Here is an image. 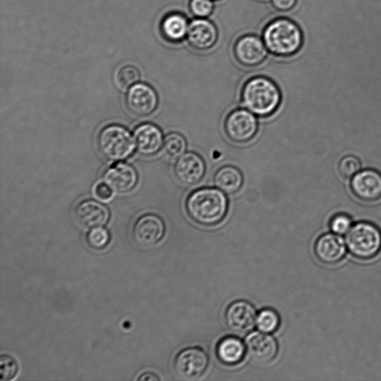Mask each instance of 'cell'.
Masks as SVG:
<instances>
[{"mask_svg": "<svg viewBox=\"0 0 381 381\" xmlns=\"http://www.w3.org/2000/svg\"><path fill=\"white\" fill-rule=\"evenodd\" d=\"M229 200L220 189L213 187L198 188L186 201V210L190 219L201 226L213 227L226 218Z\"/></svg>", "mask_w": 381, "mask_h": 381, "instance_id": "1", "label": "cell"}, {"mask_svg": "<svg viewBox=\"0 0 381 381\" xmlns=\"http://www.w3.org/2000/svg\"><path fill=\"white\" fill-rule=\"evenodd\" d=\"M262 39L269 54L278 58L298 55L305 44L302 26L288 17H277L264 28Z\"/></svg>", "mask_w": 381, "mask_h": 381, "instance_id": "2", "label": "cell"}, {"mask_svg": "<svg viewBox=\"0 0 381 381\" xmlns=\"http://www.w3.org/2000/svg\"><path fill=\"white\" fill-rule=\"evenodd\" d=\"M240 98L245 108L253 114L268 118L279 110L282 93L272 79L257 76L249 78L242 86Z\"/></svg>", "mask_w": 381, "mask_h": 381, "instance_id": "3", "label": "cell"}, {"mask_svg": "<svg viewBox=\"0 0 381 381\" xmlns=\"http://www.w3.org/2000/svg\"><path fill=\"white\" fill-rule=\"evenodd\" d=\"M345 243L355 258L370 261L381 252V230L371 222H358L346 234Z\"/></svg>", "mask_w": 381, "mask_h": 381, "instance_id": "4", "label": "cell"}, {"mask_svg": "<svg viewBox=\"0 0 381 381\" xmlns=\"http://www.w3.org/2000/svg\"><path fill=\"white\" fill-rule=\"evenodd\" d=\"M133 138L123 126L111 125L103 128L97 138V147L103 158L111 161L127 159L135 149Z\"/></svg>", "mask_w": 381, "mask_h": 381, "instance_id": "5", "label": "cell"}, {"mask_svg": "<svg viewBox=\"0 0 381 381\" xmlns=\"http://www.w3.org/2000/svg\"><path fill=\"white\" fill-rule=\"evenodd\" d=\"M223 129L230 141L237 144H245L256 136L258 122L255 114L248 109L236 108L225 118Z\"/></svg>", "mask_w": 381, "mask_h": 381, "instance_id": "6", "label": "cell"}, {"mask_svg": "<svg viewBox=\"0 0 381 381\" xmlns=\"http://www.w3.org/2000/svg\"><path fill=\"white\" fill-rule=\"evenodd\" d=\"M233 54L239 64L254 68L262 65L266 61L269 51L262 37L248 34L236 41Z\"/></svg>", "mask_w": 381, "mask_h": 381, "instance_id": "7", "label": "cell"}, {"mask_svg": "<svg viewBox=\"0 0 381 381\" xmlns=\"http://www.w3.org/2000/svg\"><path fill=\"white\" fill-rule=\"evenodd\" d=\"M210 358L199 347L183 350L174 361L175 372L181 378L187 380L200 377L209 367Z\"/></svg>", "mask_w": 381, "mask_h": 381, "instance_id": "8", "label": "cell"}, {"mask_svg": "<svg viewBox=\"0 0 381 381\" xmlns=\"http://www.w3.org/2000/svg\"><path fill=\"white\" fill-rule=\"evenodd\" d=\"M166 234V224L158 215L147 214L134 223L132 235L135 243L141 247L151 248L157 245Z\"/></svg>", "mask_w": 381, "mask_h": 381, "instance_id": "9", "label": "cell"}, {"mask_svg": "<svg viewBox=\"0 0 381 381\" xmlns=\"http://www.w3.org/2000/svg\"><path fill=\"white\" fill-rule=\"evenodd\" d=\"M257 311L249 302L238 300L231 303L225 313V321L230 330L237 334L250 332L256 325Z\"/></svg>", "mask_w": 381, "mask_h": 381, "instance_id": "10", "label": "cell"}, {"mask_svg": "<svg viewBox=\"0 0 381 381\" xmlns=\"http://www.w3.org/2000/svg\"><path fill=\"white\" fill-rule=\"evenodd\" d=\"M216 25L209 19H195L190 21L186 41L196 51H205L214 48L218 41Z\"/></svg>", "mask_w": 381, "mask_h": 381, "instance_id": "11", "label": "cell"}, {"mask_svg": "<svg viewBox=\"0 0 381 381\" xmlns=\"http://www.w3.org/2000/svg\"><path fill=\"white\" fill-rule=\"evenodd\" d=\"M246 351L249 357L260 365H268L278 355V342L270 334L254 332L245 339Z\"/></svg>", "mask_w": 381, "mask_h": 381, "instance_id": "12", "label": "cell"}, {"mask_svg": "<svg viewBox=\"0 0 381 381\" xmlns=\"http://www.w3.org/2000/svg\"><path fill=\"white\" fill-rule=\"evenodd\" d=\"M157 93L151 86L136 83L131 86L126 96L128 110L137 116H147L153 113L158 106Z\"/></svg>", "mask_w": 381, "mask_h": 381, "instance_id": "13", "label": "cell"}, {"mask_svg": "<svg viewBox=\"0 0 381 381\" xmlns=\"http://www.w3.org/2000/svg\"><path fill=\"white\" fill-rule=\"evenodd\" d=\"M353 194L365 202H375L381 198V174L375 169L360 170L352 179Z\"/></svg>", "mask_w": 381, "mask_h": 381, "instance_id": "14", "label": "cell"}, {"mask_svg": "<svg viewBox=\"0 0 381 381\" xmlns=\"http://www.w3.org/2000/svg\"><path fill=\"white\" fill-rule=\"evenodd\" d=\"M345 240L341 235L325 233L315 242V253L320 262L327 265H334L342 261L347 252Z\"/></svg>", "mask_w": 381, "mask_h": 381, "instance_id": "15", "label": "cell"}, {"mask_svg": "<svg viewBox=\"0 0 381 381\" xmlns=\"http://www.w3.org/2000/svg\"><path fill=\"white\" fill-rule=\"evenodd\" d=\"M205 173V165L200 156L187 152L177 160L175 174L178 180L186 186H194L201 181Z\"/></svg>", "mask_w": 381, "mask_h": 381, "instance_id": "16", "label": "cell"}, {"mask_svg": "<svg viewBox=\"0 0 381 381\" xmlns=\"http://www.w3.org/2000/svg\"><path fill=\"white\" fill-rule=\"evenodd\" d=\"M75 215L82 227L93 229L105 226L109 220L110 212L105 205L93 200H86L77 205Z\"/></svg>", "mask_w": 381, "mask_h": 381, "instance_id": "17", "label": "cell"}, {"mask_svg": "<svg viewBox=\"0 0 381 381\" xmlns=\"http://www.w3.org/2000/svg\"><path fill=\"white\" fill-rule=\"evenodd\" d=\"M103 180L113 190L119 193L130 192L136 185L138 175L135 168L127 163L112 166L103 176Z\"/></svg>", "mask_w": 381, "mask_h": 381, "instance_id": "18", "label": "cell"}, {"mask_svg": "<svg viewBox=\"0 0 381 381\" xmlns=\"http://www.w3.org/2000/svg\"><path fill=\"white\" fill-rule=\"evenodd\" d=\"M133 136L138 151L143 155H153L163 148V133L158 126L153 124L145 123L138 126Z\"/></svg>", "mask_w": 381, "mask_h": 381, "instance_id": "19", "label": "cell"}, {"mask_svg": "<svg viewBox=\"0 0 381 381\" xmlns=\"http://www.w3.org/2000/svg\"><path fill=\"white\" fill-rule=\"evenodd\" d=\"M246 352L245 343L235 336H228L220 339L216 346V355L218 360L227 366L238 365L243 360Z\"/></svg>", "mask_w": 381, "mask_h": 381, "instance_id": "20", "label": "cell"}, {"mask_svg": "<svg viewBox=\"0 0 381 381\" xmlns=\"http://www.w3.org/2000/svg\"><path fill=\"white\" fill-rule=\"evenodd\" d=\"M190 21L182 13L172 12L161 23L163 36L169 42L178 44L186 40Z\"/></svg>", "mask_w": 381, "mask_h": 381, "instance_id": "21", "label": "cell"}, {"mask_svg": "<svg viewBox=\"0 0 381 381\" xmlns=\"http://www.w3.org/2000/svg\"><path fill=\"white\" fill-rule=\"evenodd\" d=\"M214 181L215 185L225 194L233 195L243 186L244 177L236 167L225 166L216 171Z\"/></svg>", "mask_w": 381, "mask_h": 381, "instance_id": "22", "label": "cell"}, {"mask_svg": "<svg viewBox=\"0 0 381 381\" xmlns=\"http://www.w3.org/2000/svg\"><path fill=\"white\" fill-rule=\"evenodd\" d=\"M186 138L180 133H171L164 138L163 151L169 160L177 161L186 153Z\"/></svg>", "mask_w": 381, "mask_h": 381, "instance_id": "23", "label": "cell"}, {"mask_svg": "<svg viewBox=\"0 0 381 381\" xmlns=\"http://www.w3.org/2000/svg\"><path fill=\"white\" fill-rule=\"evenodd\" d=\"M280 324V315L272 308H264L257 315L256 327L260 332L273 334L278 330Z\"/></svg>", "mask_w": 381, "mask_h": 381, "instance_id": "24", "label": "cell"}, {"mask_svg": "<svg viewBox=\"0 0 381 381\" xmlns=\"http://www.w3.org/2000/svg\"><path fill=\"white\" fill-rule=\"evenodd\" d=\"M111 240V235L109 231L102 227L91 229L85 238L86 245L91 249L97 251L106 249Z\"/></svg>", "mask_w": 381, "mask_h": 381, "instance_id": "25", "label": "cell"}, {"mask_svg": "<svg viewBox=\"0 0 381 381\" xmlns=\"http://www.w3.org/2000/svg\"><path fill=\"white\" fill-rule=\"evenodd\" d=\"M140 78V71L132 65L121 67L116 75V81L118 88L123 90L131 88Z\"/></svg>", "mask_w": 381, "mask_h": 381, "instance_id": "26", "label": "cell"}, {"mask_svg": "<svg viewBox=\"0 0 381 381\" xmlns=\"http://www.w3.org/2000/svg\"><path fill=\"white\" fill-rule=\"evenodd\" d=\"M188 9L195 19H209L215 9L214 0H189Z\"/></svg>", "mask_w": 381, "mask_h": 381, "instance_id": "27", "label": "cell"}, {"mask_svg": "<svg viewBox=\"0 0 381 381\" xmlns=\"http://www.w3.org/2000/svg\"><path fill=\"white\" fill-rule=\"evenodd\" d=\"M19 372V363L13 357L9 355H2L0 357V380H12Z\"/></svg>", "mask_w": 381, "mask_h": 381, "instance_id": "28", "label": "cell"}, {"mask_svg": "<svg viewBox=\"0 0 381 381\" xmlns=\"http://www.w3.org/2000/svg\"><path fill=\"white\" fill-rule=\"evenodd\" d=\"M338 168L342 178L352 179L360 171L361 163L355 156L348 155L340 161Z\"/></svg>", "mask_w": 381, "mask_h": 381, "instance_id": "29", "label": "cell"}, {"mask_svg": "<svg viewBox=\"0 0 381 381\" xmlns=\"http://www.w3.org/2000/svg\"><path fill=\"white\" fill-rule=\"evenodd\" d=\"M352 226V218L343 213L334 215L329 222V228H330L332 233L339 235L347 234Z\"/></svg>", "mask_w": 381, "mask_h": 381, "instance_id": "30", "label": "cell"}, {"mask_svg": "<svg viewBox=\"0 0 381 381\" xmlns=\"http://www.w3.org/2000/svg\"><path fill=\"white\" fill-rule=\"evenodd\" d=\"M94 195L101 200H110L113 196L112 188L106 182L98 183L94 188Z\"/></svg>", "mask_w": 381, "mask_h": 381, "instance_id": "31", "label": "cell"}, {"mask_svg": "<svg viewBox=\"0 0 381 381\" xmlns=\"http://www.w3.org/2000/svg\"><path fill=\"white\" fill-rule=\"evenodd\" d=\"M299 0H270L273 8L279 12H289L298 6Z\"/></svg>", "mask_w": 381, "mask_h": 381, "instance_id": "32", "label": "cell"}, {"mask_svg": "<svg viewBox=\"0 0 381 381\" xmlns=\"http://www.w3.org/2000/svg\"><path fill=\"white\" fill-rule=\"evenodd\" d=\"M160 377L158 376V375H156L153 372H145L142 374L140 377L137 378V380H141V381H146V380H153V381H158L160 380Z\"/></svg>", "mask_w": 381, "mask_h": 381, "instance_id": "33", "label": "cell"}, {"mask_svg": "<svg viewBox=\"0 0 381 381\" xmlns=\"http://www.w3.org/2000/svg\"><path fill=\"white\" fill-rule=\"evenodd\" d=\"M214 1H215V0H214Z\"/></svg>", "mask_w": 381, "mask_h": 381, "instance_id": "34", "label": "cell"}]
</instances>
